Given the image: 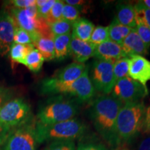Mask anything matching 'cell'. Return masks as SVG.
Segmentation results:
<instances>
[{"label":"cell","instance_id":"obj_1","mask_svg":"<svg viewBox=\"0 0 150 150\" xmlns=\"http://www.w3.org/2000/svg\"><path fill=\"white\" fill-rule=\"evenodd\" d=\"M122 103L112 96L104 95L95 99L91 108L94 127L110 145L119 142L116 131V120Z\"/></svg>","mask_w":150,"mask_h":150},{"label":"cell","instance_id":"obj_2","mask_svg":"<svg viewBox=\"0 0 150 150\" xmlns=\"http://www.w3.org/2000/svg\"><path fill=\"white\" fill-rule=\"evenodd\" d=\"M41 92L44 94H70L79 100L86 102L93 98L95 89L88 75L86 67L81 76L72 82H61L55 78H47L42 81Z\"/></svg>","mask_w":150,"mask_h":150},{"label":"cell","instance_id":"obj_3","mask_svg":"<svg viewBox=\"0 0 150 150\" xmlns=\"http://www.w3.org/2000/svg\"><path fill=\"white\" fill-rule=\"evenodd\" d=\"M143 102L127 103L120 110L116 120L118 140L128 141L141 130L145 113Z\"/></svg>","mask_w":150,"mask_h":150},{"label":"cell","instance_id":"obj_4","mask_svg":"<svg viewBox=\"0 0 150 150\" xmlns=\"http://www.w3.org/2000/svg\"><path fill=\"white\" fill-rule=\"evenodd\" d=\"M85 131V125L75 118L51 125L37 122L35 126L38 142L50 140H74L83 136Z\"/></svg>","mask_w":150,"mask_h":150},{"label":"cell","instance_id":"obj_5","mask_svg":"<svg viewBox=\"0 0 150 150\" xmlns=\"http://www.w3.org/2000/svg\"><path fill=\"white\" fill-rule=\"evenodd\" d=\"M78 112L77 104L74 101L59 98L40 108L38 113V122L44 125L70 120Z\"/></svg>","mask_w":150,"mask_h":150},{"label":"cell","instance_id":"obj_6","mask_svg":"<svg viewBox=\"0 0 150 150\" xmlns=\"http://www.w3.org/2000/svg\"><path fill=\"white\" fill-rule=\"evenodd\" d=\"M30 111L29 105L23 99H13L0 107V121L10 128L21 126L28 121Z\"/></svg>","mask_w":150,"mask_h":150},{"label":"cell","instance_id":"obj_7","mask_svg":"<svg viewBox=\"0 0 150 150\" xmlns=\"http://www.w3.org/2000/svg\"><path fill=\"white\" fill-rule=\"evenodd\" d=\"M35 126L22 125L10 132L4 150H36Z\"/></svg>","mask_w":150,"mask_h":150},{"label":"cell","instance_id":"obj_8","mask_svg":"<svg viewBox=\"0 0 150 150\" xmlns=\"http://www.w3.org/2000/svg\"><path fill=\"white\" fill-rule=\"evenodd\" d=\"M111 92L112 97L125 104L140 102V99L148 95V90L129 76L117 81Z\"/></svg>","mask_w":150,"mask_h":150},{"label":"cell","instance_id":"obj_9","mask_svg":"<svg viewBox=\"0 0 150 150\" xmlns=\"http://www.w3.org/2000/svg\"><path fill=\"white\" fill-rule=\"evenodd\" d=\"M113 65L110 61L96 60L93 62L91 81L95 89L109 94L113 88Z\"/></svg>","mask_w":150,"mask_h":150},{"label":"cell","instance_id":"obj_10","mask_svg":"<svg viewBox=\"0 0 150 150\" xmlns=\"http://www.w3.org/2000/svg\"><path fill=\"white\" fill-rule=\"evenodd\" d=\"M18 27L14 18L8 11L0 12V56H4L9 52L14 42V31Z\"/></svg>","mask_w":150,"mask_h":150},{"label":"cell","instance_id":"obj_11","mask_svg":"<svg viewBox=\"0 0 150 150\" xmlns=\"http://www.w3.org/2000/svg\"><path fill=\"white\" fill-rule=\"evenodd\" d=\"M129 76L148 90L147 83L150 81V61L142 56H133L130 58Z\"/></svg>","mask_w":150,"mask_h":150},{"label":"cell","instance_id":"obj_12","mask_svg":"<svg viewBox=\"0 0 150 150\" xmlns=\"http://www.w3.org/2000/svg\"><path fill=\"white\" fill-rule=\"evenodd\" d=\"M94 57L97 60L110 61L115 63L122 58L125 57L120 45L108 40L95 46Z\"/></svg>","mask_w":150,"mask_h":150},{"label":"cell","instance_id":"obj_13","mask_svg":"<svg viewBox=\"0 0 150 150\" xmlns=\"http://www.w3.org/2000/svg\"><path fill=\"white\" fill-rule=\"evenodd\" d=\"M121 47L125 57L129 59L136 55L145 56L148 53V48L135 29H132L129 34L125 38Z\"/></svg>","mask_w":150,"mask_h":150},{"label":"cell","instance_id":"obj_14","mask_svg":"<svg viewBox=\"0 0 150 150\" xmlns=\"http://www.w3.org/2000/svg\"><path fill=\"white\" fill-rule=\"evenodd\" d=\"M95 45L90 42L79 40L72 36L70 43V55L74 58L76 63H83L95 54Z\"/></svg>","mask_w":150,"mask_h":150},{"label":"cell","instance_id":"obj_15","mask_svg":"<svg viewBox=\"0 0 150 150\" xmlns=\"http://www.w3.org/2000/svg\"><path fill=\"white\" fill-rule=\"evenodd\" d=\"M86 67L84 63H72L58 72L53 77L59 81L65 83L74 81L81 76Z\"/></svg>","mask_w":150,"mask_h":150},{"label":"cell","instance_id":"obj_16","mask_svg":"<svg viewBox=\"0 0 150 150\" xmlns=\"http://www.w3.org/2000/svg\"><path fill=\"white\" fill-rule=\"evenodd\" d=\"M115 18L124 26L131 29L136 27V14L132 5L119 4L117 6V16Z\"/></svg>","mask_w":150,"mask_h":150},{"label":"cell","instance_id":"obj_17","mask_svg":"<svg viewBox=\"0 0 150 150\" xmlns=\"http://www.w3.org/2000/svg\"><path fill=\"white\" fill-rule=\"evenodd\" d=\"M95 25L93 22L86 18H79L72 24V36L79 40L89 42Z\"/></svg>","mask_w":150,"mask_h":150},{"label":"cell","instance_id":"obj_18","mask_svg":"<svg viewBox=\"0 0 150 150\" xmlns=\"http://www.w3.org/2000/svg\"><path fill=\"white\" fill-rule=\"evenodd\" d=\"M71 40H72L71 33L54 37V53H55L56 59L61 61L65 59L67 56L70 55Z\"/></svg>","mask_w":150,"mask_h":150},{"label":"cell","instance_id":"obj_19","mask_svg":"<svg viewBox=\"0 0 150 150\" xmlns=\"http://www.w3.org/2000/svg\"><path fill=\"white\" fill-rule=\"evenodd\" d=\"M132 29L121 24L115 18L108 26L109 40L119 45H122L123 40L129 34Z\"/></svg>","mask_w":150,"mask_h":150},{"label":"cell","instance_id":"obj_20","mask_svg":"<svg viewBox=\"0 0 150 150\" xmlns=\"http://www.w3.org/2000/svg\"><path fill=\"white\" fill-rule=\"evenodd\" d=\"M54 38L40 37L33 43V45L38 50L45 61H50L55 59Z\"/></svg>","mask_w":150,"mask_h":150},{"label":"cell","instance_id":"obj_21","mask_svg":"<svg viewBox=\"0 0 150 150\" xmlns=\"http://www.w3.org/2000/svg\"><path fill=\"white\" fill-rule=\"evenodd\" d=\"M34 46L32 44L21 45L13 42L9 50V57L12 63H17L22 64L24 59L30 52L32 51Z\"/></svg>","mask_w":150,"mask_h":150},{"label":"cell","instance_id":"obj_22","mask_svg":"<svg viewBox=\"0 0 150 150\" xmlns=\"http://www.w3.org/2000/svg\"><path fill=\"white\" fill-rule=\"evenodd\" d=\"M44 59L36 49H33L27 54L22 64L27 66L31 72H38L42 68Z\"/></svg>","mask_w":150,"mask_h":150},{"label":"cell","instance_id":"obj_23","mask_svg":"<svg viewBox=\"0 0 150 150\" xmlns=\"http://www.w3.org/2000/svg\"><path fill=\"white\" fill-rule=\"evenodd\" d=\"M129 64H130V59L127 57L122 58L114 63L113 65V83L114 86L119 81L129 76Z\"/></svg>","mask_w":150,"mask_h":150},{"label":"cell","instance_id":"obj_24","mask_svg":"<svg viewBox=\"0 0 150 150\" xmlns=\"http://www.w3.org/2000/svg\"><path fill=\"white\" fill-rule=\"evenodd\" d=\"M108 40H109L108 27L97 26L95 27L89 42L96 46Z\"/></svg>","mask_w":150,"mask_h":150},{"label":"cell","instance_id":"obj_25","mask_svg":"<svg viewBox=\"0 0 150 150\" xmlns=\"http://www.w3.org/2000/svg\"><path fill=\"white\" fill-rule=\"evenodd\" d=\"M50 27L52 34L55 37L58 36V35L70 33L71 30L72 29V24L62 19L61 20H59V21L50 24Z\"/></svg>","mask_w":150,"mask_h":150},{"label":"cell","instance_id":"obj_26","mask_svg":"<svg viewBox=\"0 0 150 150\" xmlns=\"http://www.w3.org/2000/svg\"><path fill=\"white\" fill-rule=\"evenodd\" d=\"M64 4V1H61V0L56 1L55 4L52 6L50 13L45 18L46 21L50 25L59 21V20H62V11H63Z\"/></svg>","mask_w":150,"mask_h":150},{"label":"cell","instance_id":"obj_27","mask_svg":"<svg viewBox=\"0 0 150 150\" xmlns=\"http://www.w3.org/2000/svg\"><path fill=\"white\" fill-rule=\"evenodd\" d=\"M136 20H140L150 29V9L146 7L142 1H138L134 6Z\"/></svg>","mask_w":150,"mask_h":150},{"label":"cell","instance_id":"obj_28","mask_svg":"<svg viewBox=\"0 0 150 150\" xmlns=\"http://www.w3.org/2000/svg\"><path fill=\"white\" fill-rule=\"evenodd\" d=\"M80 12L77 7L67 4L65 3L62 11V19L65 21L73 24L79 19Z\"/></svg>","mask_w":150,"mask_h":150},{"label":"cell","instance_id":"obj_29","mask_svg":"<svg viewBox=\"0 0 150 150\" xmlns=\"http://www.w3.org/2000/svg\"><path fill=\"white\" fill-rule=\"evenodd\" d=\"M45 150H76L74 140H54Z\"/></svg>","mask_w":150,"mask_h":150},{"label":"cell","instance_id":"obj_30","mask_svg":"<svg viewBox=\"0 0 150 150\" xmlns=\"http://www.w3.org/2000/svg\"><path fill=\"white\" fill-rule=\"evenodd\" d=\"M136 32L138 33L142 42L147 48L150 46V29L140 20H136V27L135 28Z\"/></svg>","mask_w":150,"mask_h":150},{"label":"cell","instance_id":"obj_31","mask_svg":"<svg viewBox=\"0 0 150 150\" xmlns=\"http://www.w3.org/2000/svg\"><path fill=\"white\" fill-rule=\"evenodd\" d=\"M13 41L15 43L21 45H29L33 43L32 38L29 33L18 27L15 29Z\"/></svg>","mask_w":150,"mask_h":150},{"label":"cell","instance_id":"obj_32","mask_svg":"<svg viewBox=\"0 0 150 150\" xmlns=\"http://www.w3.org/2000/svg\"><path fill=\"white\" fill-rule=\"evenodd\" d=\"M76 150H108L104 145L97 142H80Z\"/></svg>","mask_w":150,"mask_h":150},{"label":"cell","instance_id":"obj_33","mask_svg":"<svg viewBox=\"0 0 150 150\" xmlns=\"http://www.w3.org/2000/svg\"><path fill=\"white\" fill-rule=\"evenodd\" d=\"M8 4L13 6V8L18 9L27 8L35 4V0H13L8 1Z\"/></svg>","mask_w":150,"mask_h":150},{"label":"cell","instance_id":"obj_34","mask_svg":"<svg viewBox=\"0 0 150 150\" xmlns=\"http://www.w3.org/2000/svg\"><path fill=\"white\" fill-rule=\"evenodd\" d=\"M56 1L55 0H48L47 2L44 6H42L40 8H38V16L41 17L42 18H46V17L47 16L49 13H50V10L52 8L54 4H55Z\"/></svg>","mask_w":150,"mask_h":150},{"label":"cell","instance_id":"obj_35","mask_svg":"<svg viewBox=\"0 0 150 150\" xmlns=\"http://www.w3.org/2000/svg\"><path fill=\"white\" fill-rule=\"evenodd\" d=\"M10 127L0 121V145L6 142L10 133Z\"/></svg>","mask_w":150,"mask_h":150},{"label":"cell","instance_id":"obj_36","mask_svg":"<svg viewBox=\"0 0 150 150\" xmlns=\"http://www.w3.org/2000/svg\"><path fill=\"white\" fill-rule=\"evenodd\" d=\"M11 93L9 90L0 87V107L8 102V101L11 99Z\"/></svg>","mask_w":150,"mask_h":150},{"label":"cell","instance_id":"obj_37","mask_svg":"<svg viewBox=\"0 0 150 150\" xmlns=\"http://www.w3.org/2000/svg\"><path fill=\"white\" fill-rule=\"evenodd\" d=\"M142 128L144 129L146 134H150V105L145 109Z\"/></svg>","mask_w":150,"mask_h":150},{"label":"cell","instance_id":"obj_38","mask_svg":"<svg viewBox=\"0 0 150 150\" xmlns=\"http://www.w3.org/2000/svg\"><path fill=\"white\" fill-rule=\"evenodd\" d=\"M137 150H150V135L141 140L138 144Z\"/></svg>","mask_w":150,"mask_h":150},{"label":"cell","instance_id":"obj_39","mask_svg":"<svg viewBox=\"0 0 150 150\" xmlns=\"http://www.w3.org/2000/svg\"><path fill=\"white\" fill-rule=\"evenodd\" d=\"M64 2H65L67 4L73 6L77 7V8L79 6H81L85 4V1H81V0H66Z\"/></svg>","mask_w":150,"mask_h":150},{"label":"cell","instance_id":"obj_40","mask_svg":"<svg viewBox=\"0 0 150 150\" xmlns=\"http://www.w3.org/2000/svg\"><path fill=\"white\" fill-rule=\"evenodd\" d=\"M47 1L48 0H37V1H35V5H36L37 8H40L45 4L47 2Z\"/></svg>","mask_w":150,"mask_h":150},{"label":"cell","instance_id":"obj_41","mask_svg":"<svg viewBox=\"0 0 150 150\" xmlns=\"http://www.w3.org/2000/svg\"><path fill=\"white\" fill-rule=\"evenodd\" d=\"M141 1L146 7H147L148 8L150 9V0H144V1Z\"/></svg>","mask_w":150,"mask_h":150},{"label":"cell","instance_id":"obj_42","mask_svg":"<svg viewBox=\"0 0 150 150\" xmlns=\"http://www.w3.org/2000/svg\"><path fill=\"white\" fill-rule=\"evenodd\" d=\"M122 150H127V149H122Z\"/></svg>","mask_w":150,"mask_h":150}]
</instances>
